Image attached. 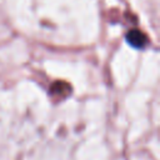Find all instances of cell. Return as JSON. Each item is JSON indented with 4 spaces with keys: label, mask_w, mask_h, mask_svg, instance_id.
Instances as JSON below:
<instances>
[{
    "label": "cell",
    "mask_w": 160,
    "mask_h": 160,
    "mask_svg": "<svg viewBox=\"0 0 160 160\" xmlns=\"http://www.w3.org/2000/svg\"><path fill=\"white\" fill-rule=\"evenodd\" d=\"M126 40L135 48H144L148 42V38L145 34L138 29H132L126 34Z\"/></svg>",
    "instance_id": "6da1fadb"
}]
</instances>
